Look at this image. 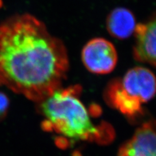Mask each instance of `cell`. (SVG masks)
<instances>
[{
  "label": "cell",
  "instance_id": "3957f363",
  "mask_svg": "<svg viewBox=\"0 0 156 156\" xmlns=\"http://www.w3.org/2000/svg\"><path fill=\"white\" fill-rule=\"evenodd\" d=\"M155 94V76L148 68L136 66L109 83L104 91V99L112 108L135 119L143 115V105Z\"/></svg>",
  "mask_w": 156,
  "mask_h": 156
},
{
  "label": "cell",
  "instance_id": "9c48e42d",
  "mask_svg": "<svg viewBox=\"0 0 156 156\" xmlns=\"http://www.w3.org/2000/svg\"><path fill=\"white\" fill-rule=\"evenodd\" d=\"M2 5V0H0V6Z\"/></svg>",
  "mask_w": 156,
  "mask_h": 156
},
{
  "label": "cell",
  "instance_id": "8992f818",
  "mask_svg": "<svg viewBox=\"0 0 156 156\" xmlns=\"http://www.w3.org/2000/svg\"><path fill=\"white\" fill-rule=\"evenodd\" d=\"M134 32L135 58L156 67V16L147 22L136 25Z\"/></svg>",
  "mask_w": 156,
  "mask_h": 156
},
{
  "label": "cell",
  "instance_id": "277c9868",
  "mask_svg": "<svg viewBox=\"0 0 156 156\" xmlns=\"http://www.w3.org/2000/svg\"><path fill=\"white\" fill-rule=\"evenodd\" d=\"M81 58L90 72L107 74L115 69L118 55L113 44L106 39L96 38L86 44L81 52Z\"/></svg>",
  "mask_w": 156,
  "mask_h": 156
},
{
  "label": "cell",
  "instance_id": "7a4b0ae2",
  "mask_svg": "<svg viewBox=\"0 0 156 156\" xmlns=\"http://www.w3.org/2000/svg\"><path fill=\"white\" fill-rule=\"evenodd\" d=\"M81 92L80 85H72L59 89L38 103L44 117L42 128L61 135L56 141L61 148L66 147L70 142L107 144L114 139V129L109 124L94 122L92 117L98 116L101 109L96 105L87 108L80 99Z\"/></svg>",
  "mask_w": 156,
  "mask_h": 156
},
{
  "label": "cell",
  "instance_id": "52a82bcc",
  "mask_svg": "<svg viewBox=\"0 0 156 156\" xmlns=\"http://www.w3.org/2000/svg\"><path fill=\"white\" fill-rule=\"evenodd\" d=\"M106 26L111 36L119 39H125L135 31V18L133 14L128 9L118 7L109 13Z\"/></svg>",
  "mask_w": 156,
  "mask_h": 156
},
{
  "label": "cell",
  "instance_id": "ba28073f",
  "mask_svg": "<svg viewBox=\"0 0 156 156\" xmlns=\"http://www.w3.org/2000/svg\"><path fill=\"white\" fill-rule=\"evenodd\" d=\"M9 105V101L7 97L3 93L0 92V120L3 119L7 114Z\"/></svg>",
  "mask_w": 156,
  "mask_h": 156
},
{
  "label": "cell",
  "instance_id": "6da1fadb",
  "mask_svg": "<svg viewBox=\"0 0 156 156\" xmlns=\"http://www.w3.org/2000/svg\"><path fill=\"white\" fill-rule=\"evenodd\" d=\"M69 68L63 42L29 14L0 24V87L40 103L61 89Z\"/></svg>",
  "mask_w": 156,
  "mask_h": 156
},
{
  "label": "cell",
  "instance_id": "5b68a950",
  "mask_svg": "<svg viewBox=\"0 0 156 156\" xmlns=\"http://www.w3.org/2000/svg\"><path fill=\"white\" fill-rule=\"evenodd\" d=\"M119 156H156V120L146 122L136 129L120 147Z\"/></svg>",
  "mask_w": 156,
  "mask_h": 156
}]
</instances>
